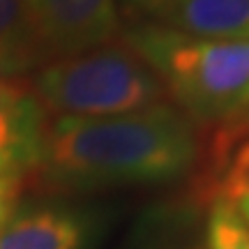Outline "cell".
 <instances>
[{
    "label": "cell",
    "mask_w": 249,
    "mask_h": 249,
    "mask_svg": "<svg viewBox=\"0 0 249 249\" xmlns=\"http://www.w3.org/2000/svg\"><path fill=\"white\" fill-rule=\"evenodd\" d=\"M198 160L201 132L171 102L127 116L49 118L33 185L55 192L166 185L192 176Z\"/></svg>",
    "instance_id": "1"
},
{
    "label": "cell",
    "mask_w": 249,
    "mask_h": 249,
    "mask_svg": "<svg viewBox=\"0 0 249 249\" xmlns=\"http://www.w3.org/2000/svg\"><path fill=\"white\" fill-rule=\"evenodd\" d=\"M124 37L160 76L169 102L198 132L247 120L249 42L189 37L152 21H139Z\"/></svg>",
    "instance_id": "2"
},
{
    "label": "cell",
    "mask_w": 249,
    "mask_h": 249,
    "mask_svg": "<svg viewBox=\"0 0 249 249\" xmlns=\"http://www.w3.org/2000/svg\"><path fill=\"white\" fill-rule=\"evenodd\" d=\"M88 219L58 205L12 213L0 229V249H86Z\"/></svg>",
    "instance_id": "7"
},
{
    "label": "cell",
    "mask_w": 249,
    "mask_h": 249,
    "mask_svg": "<svg viewBox=\"0 0 249 249\" xmlns=\"http://www.w3.org/2000/svg\"><path fill=\"white\" fill-rule=\"evenodd\" d=\"M37 67L120 35V0H23Z\"/></svg>",
    "instance_id": "4"
},
{
    "label": "cell",
    "mask_w": 249,
    "mask_h": 249,
    "mask_svg": "<svg viewBox=\"0 0 249 249\" xmlns=\"http://www.w3.org/2000/svg\"><path fill=\"white\" fill-rule=\"evenodd\" d=\"M161 0H120V14H127L134 21H143Z\"/></svg>",
    "instance_id": "12"
},
{
    "label": "cell",
    "mask_w": 249,
    "mask_h": 249,
    "mask_svg": "<svg viewBox=\"0 0 249 249\" xmlns=\"http://www.w3.org/2000/svg\"><path fill=\"white\" fill-rule=\"evenodd\" d=\"M226 198H231L233 205L238 208V213L242 214V219L249 224V185H242V187H235L231 192H226Z\"/></svg>",
    "instance_id": "13"
},
{
    "label": "cell",
    "mask_w": 249,
    "mask_h": 249,
    "mask_svg": "<svg viewBox=\"0 0 249 249\" xmlns=\"http://www.w3.org/2000/svg\"><path fill=\"white\" fill-rule=\"evenodd\" d=\"M143 21L201 39L249 42V0H161Z\"/></svg>",
    "instance_id": "6"
},
{
    "label": "cell",
    "mask_w": 249,
    "mask_h": 249,
    "mask_svg": "<svg viewBox=\"0 0 249 249\" xmlns=\"http://www.w3.org/2000/svg\"><path fill=\"white\" fill-rule=\"evenodd\" d=\"M46 120L30 79L0 74V176L21 189L33 185Z\"/></svg>",
    "instance_id": "5"
},
{
    "label": "cell",
    "mask_w": 249,
    "mask_h": 249,
    "mask_svg": "<svg viewBox=\"0 0 249 249\" xmlns=\"http://www.w3.org/2000/svg\"><path fill=\"white\" fill-rule=\"evenodd\" d=\"M37 70V58L30 44L23 0H0V74L23 76Z\"/></svg>",
    "instance_id": "9"
},
{
    "label": "cell",
    "mask_w": 249,
    "mask_h": 249,
    "mask_svg": "<svg viewBox=\"0 0 249 249\" xmlns=\"http://www.w3.org/2000/svg\"><path fill=\"white\" fill-rule=\"evenodd\" d=\"M118 249H205L201 203L189 198L143 213Z\"/></svg>",
    "instance_id": "8"
},
{
    "label": "cell",
    "mask_w": 249,
    "mask_h": 249,
    "mask_svg": "<svg viewBox=\"0 0 249 249\" xmlns=\"http://www.w3.org/2000/svg\"><path fill=\"white\" fill-rule=\"evenodd\" d=\"M205 249H249V224L226 196H217L208 208Z\"/></svg>",
    "instance_id": "10"
},
{
    "label": "cell",
    "mask_w": 249,
    "mask_h": 249,
    "mask_svg": "<svg viewBox=\"0 0 249 249\" xmlns=\"http://www.w3.org/2000/svg\"><path fill=\"white\" fill-rule=\"evenodd\" d=\"M247 139H249V136H247Z\"/></svg>",
    "instance_id": "15"
},
{
    "label": "cell",
    "mask_w": 249,
    "mask_h": 249,
    "mask_svg": "<svg viewBox=\"0 0 249 249\" xmlns=\"http://www.w3.org/2000/svg\"><path fill=\"white\" fill-rule=\"evenodd\" d=\"M30 86L46 118L127 116L169 102L160 76L124 33L37 67Z\"/></svg>",
    "instance_id": "3"
},
{
    "label": "cell",
    "mask_w": 249,
    "mask_h": 249,
    "mask_svg": "<svg viewBox=\"0 0 249 249\" xmlns=\"http://www.w3.org/2000/svg\"><path fill=\"white\" fill-rule=\"evenodd\" d=\"M242 185H249V139H245V136L233 143L231 150L224 155L222 164L214 171L210 187H208L210 203L217 196H224L226 192Z\"/></svg>",
    "instance_id": "11"
},
{
    "label": "cell",
    "mask_w": 249,
    "mask_h": 249,
    "mask_svg": "<svg viewBox=\"0 0 249 249\" xmlns=\"http://www.w3.org/2000/svg\"><path fill=\"white\" fill-rule=\"evenodd\" d=\"M242 129H245V132L249 134V116H247V120H245V123H242Z\"/></svg>",
    "instance_id": "14"
}]
</instances>
